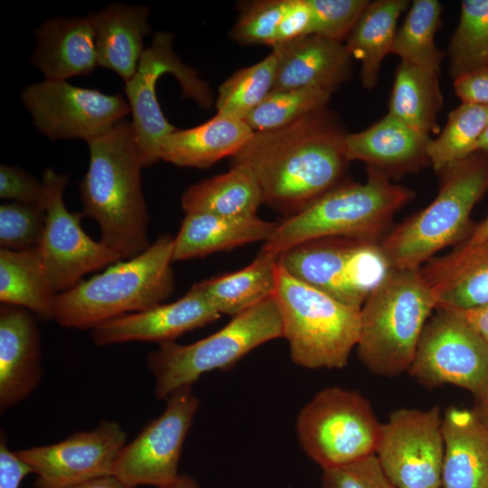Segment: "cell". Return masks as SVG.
Segmentation results:
<instances>
[{"label":"cell","mask_w":488,"mask_h":488,"mask_svg":"<svg viewBox=\"0 0 488 488\" xmlns=\"http://www.w3.org/2000/svg\"><path fill=\"white\" fill-rule=\"evenodd\" d=\"M346 135L325 107L282 127L254 132L231 166L250 172L263 203L289 217L343 183Z\"/></svg>","instance_id":"obj_1"},{"label":"cell","mask_w":488,"mask_h":488,"mask_svg":"<svg viewBox=\"0 0 488 488\" xmlns=\"http://www.w3.org/2000/svg\"><path fill=\"white\" fill-rule=\"evenodd\" d=\"M87 142L89 163L80 183L81 212L98 223L101 242L121 259H130L150 246L144 167L132 121L123 119Z\"/></svg>","instance_id":"obj_2"},{"label":"cell","mask_w":488,"mask_h":488,"mask_svg":"<svg viewBox=\"0 0 488 488\" xmlns=\"http://www.w3.org/2000/svg\"><path fill=\"white\" fill-rule=\"evenodd\" d=\"M413 197L411 190L368 167L364 183L343 182L279 221L261 249L278 257L299 244L334 237L380 243L392 230L395 213Z\"/></svg>","instance_id":"obj_3"},{"label":"cell","mask_w":488,"mask_h":488,"mask_svg":"<svg viewBox=\"0 0 488 488\" xmlns=\"http://www.w3.org/2000/svg\"><path fill=\"white\" fill-rule=\"evenodd\" d=\"M174 237L162 235L139 255L57 295L53 319L62 327L93 329L163 304L174 288Z\"/></svg>","instance_id":"obj_4"},{"label":"cell","mask_w":488,"mask_h":488,"mask_svg":"<svg viewBox=\"0 0 488 488\" xmlns=\"http://www.w3.org/2000/svg\"><path fill=\"white\" fill-rule=\"evenodd\" d=\"M437 174L440 185L433 202L380 243L390 268H420L439 250L463 241L474 226L471 212L488 191V155L476 151Z\"/></svg>","instance_id":"obj_5"},{"label":"cell","mask_w":488,"mask_h":488,"mask_svg":"<svg viewBox=\"0 0 488 488\" xmlns=\"http://www.w3.org/2000/svg\"><path fill=\"white\" fill-rule=\"evenodd\" d=\"M433 310L436 299L420 268H390L360 310L361 363L380 376L408 371Z\"/></svg>","instance_id":"obj_6"},{"label":"cell","mask_w":488,"mask_h":488,"mask_svg":"<svg viewBox=\"0 0 488 488\" xmlns=\"http://www.w3.org/2000/svg\"><path fill=\"white\" fill-rule=\"evenodd\" d=\"M292 361L306 369H343L357 346L361 312L299 280L278 262L274 294Z\"/></svg>","instance_id":"obj_7"},{"label":"cell","mask_w":488,"mask_h":488,"mask_svg":"<svg viewBox=\"0 0 488 488\" xmlns=\"http://www.w3.org/2000/svg\"><path fill=\"white\" fill-rule=\"evenodd\" d=\"M278 338H283V325L273 296L195 343H162L147 358L155 379V396L165 400L177 389L192 386L204 373L229 369L257 347Z\"/></svg>","instance_id":"obj_8"},{"label":"cell","mask_w":488,"mask_h":488,"mask_svg":"<svg viewBox=\"0 0 488 488\" xmlns=\"http://www.w3.org/2000/svg\"><path fill=\"white\" fill-rule=\"evenodd\" d=\"M380 427L366 398L340 387L318 391L296 423L301 448L323 470L375 454Z\"/></svg>","instance_id":"obj_9"},{"label":"cell","mask_w":488,"mask_h":488,"mask_svg":"<svg viewBox=\"0 0 488 488\" xmlns=\"http://www.w3.org/2000/svg\"><path fill=\"white\" fill-rule=\"evenodd\" d=\"M299 280L361 310L390 269L380 243L334 237L307 241L278 256Z\"/></svg>","instance_id":"obj_10"},{"label":"cell","mask_w":488,"mask_h":488,"mask_svg":"<svg viewBox=\"0 0 488 488\" xmlns=\"http://www.w3.org/2000/svg\"><path fill=\"white\" fill-rule=\"evenodd\" d=\"M427 322L408 372L427 387L451 384L488 395V343L455 309H436Z\"/></svg>","instance_id":"obj_11"},{"label":"cell","mask_w":488,"mask_h":488,"mask_svg":"<svg viewBox=\"0 0 488 488\" xmlns=\"http://www.w3.org/2000/svg\"><path fill=\"white\" fill-rule=\"evenodd\" d=\"M171 33L158 32L151 45L145 49L134 77L126 83L125 92L133 116L139 155L143 167L160 159L164 138L177 128L167 121L156 98L157 80L164 73L179 81L183 96L194 99L201 107L210 108L212 96L208 83L197 71L184 64L173 48Z\"/></svg>","instance_id":"obj_12"},{"label":"cell","mask_w":488,"mask_h":488,"mask_svg":"<svg viewBox=\"0 0 488 488\" xmlns=\"http://www.w3.org/2000/svg\"><path fill=\"white\" fill-rule=\"evenodd\" d=\"M45 224L38 249L55 291H67L93 271L121 261L103 242L93 240L81 228L82 212H70L64 201L67 174L47 168L42 174Z\"/></svg>","instance_id":"obj_13"},{"label":"cell","mask_w":488,"mask_h":488,"mask_svg":"<svg viewBox=\"0 0 488 488\" xmlns=\"http://www.w3.org/2000/svg\"><path fill=\"white\" fill-rule=\"evenodd\" d=\"M442 418L438 407L399 408L381 424L375 455L397 488L442 486Z\"/></svg>","instance_id":"obj_14"},{"label":"cell","mask_w":488,"mask_h":488,"mask_svg":"<svg viewBox=\"0 0 488 488\" xmlns=\"http://www.w3.org/2000/svg\"><path fill=\"white\" fill-rule=\"evenodd\" d=\"M35 127L52 140L94 138L131 112L121 94L108 95L66 80H47L27 86L21 94Z\"/></svg>","instance_id":"obj_15"},{"label":"cell","mask_w":488,"mask_h":488,"mask_svg":"<svg viewBox=\"0 0 488 488\" xmlns=\"http://www.w3.org/2000/svg\"><path fill=\"white\" fill-rule=\"evenodd\" d=\"M166 408L123 447L114 476L124 483L167 488L179 477L182 449L200 407L192 386L183 387L166 399Z\"/></svg>","instance_id":"obj_16"},{"label":"cell","mask_w":488,"mask_h":488,"mask_svg":"<svg viewBox=\"0 0 488 488\" xmlns=\"http://www.w3.org/2000/svg\"><path fill=\"white\" fill-rule=\"evenodd\" d=\"M127 444V433L114 421L102 420L91 431H80L58 443L15 451L38 478L36 488H65L114 475Z\"/></svg>","instance_id":"obj_17"},{"label":"cell","mask_w":488,"mask_h":488,"mask_svg":"<svg viewBox=\"0 0 488 488\" xmlns=\"http://www.w3.org/2000/svg\"><path fill=\"white\" fill-rule=\"evenodd\" d=\"M221 314L194 284L180 299L150 309L125 314L91 329L98 346L141 341L159 344L174 342L180 335L209 324Z\"/></svg>","instance_id":"obj_18"},{"label":"cell","mask_w":488,"mask_h":488,"mask_svg":"<svg viewBox=\"0 0 488 488\" xmlns=\"http://www.w3.org/2000/svg\"><path fill=\"white\" fill-rule=\"evenodd\" d=\"M42 376L41 337L35 319L25 308L0 306V410L27 398Z\"/></svg>","instance_id":"obj_19"},{"label":"cell","mask_w":488,"mask_h":488,"mask_svg":"<svg viewBox=\"0 0 488 488\" xmlns=\"http://www.w3.org/2000/svg\"><path fill=\"white\" fill-rule=\"evenodd\" d=\"M428 136L387 113L375 124L344 140L347 159L361 161L387 177H399L430 164Z\"/></svg>","instance_id":"obj_20"},{"label":"cell","mask_w":488,"mask_h":488,"mask_svg":"<svg viewBox=\"0 0 488 488\" xmlns=\"http://www.w3.org/2000/svg\"><path fill=\"white\" fill-rule=\"evenodd\" d=\"M277 63L272 90L329 88L336 90L352 71V56L343 42L316 34L272 48Z\"/></svg>","instance_id":"obj_21"},{"label":"cell","mask_w":488,"mask_h":488,"mask_svg":"<svg viewBox=\"0 0 488 488\" xmlns=\"http://www.w3.org/2000/svg\"><path fill=\"white\" fill-rule=\"evenodd\" d=\"M32 63L47 80L88 75L98 65L96 33L89 16L52 18L35 32Z\"/></svg>","instance_id":"obj_22"},{"label":"cell","mask_w":488,"mask_h":488,"mask_svg":"<svg viewBox=\"0 0 488 488\" xmlns=\"http://www.w3.org/2000/svg\"><path fill=\"white\" fill-rule=\"evenodd\" d=\"M442 434L443 488H488V427L473 409L451 407Z\"/></svg>","instance_id":"obj_23"},{"label":"cell","mask_w":488,"mask_h":488,"mask_svg":"<svg viewBox=\"0 0 488 488\" xmlns=\"http://www.w3.org/2000/svg\"><path fill=\"white\" fill-rule=\"evenodd\" d=\"M149 7L111 4L90 14L96 33L99 66L117 72L127 83L135 75L150 32Z\"/></svg>","instance_id":"obj_24"},{"label":"cell","mask_w":488,"mask_h":488,"mask_svg":"<svg viewBox=\"0 0 488 488\" xmlns=\"http://www.w3.org/2000/svg\"><path fill=\"white\" fill-rule=\"evenodd\" d=\"M253 134L244 120L216 114L202 125L169 133L162 142L160 159L177 166L208 168L236 155Z\"/></svg>","instance_id":"obj_25"},{"label":"cell","mask_w":488,"mask_h":488,"mask_svg":"<svg viewBox=\"0 0 488 488\" xmlns=\"http://www.w3.org/2000/svg\"><path fill=\"white\" fill-rule=\"evenodd\" d=\"M278 222L258 216L228 218L209 213H185L174 238L173 260H187L268 240Z\"/></svg>","instance_id":"obj_26"},{"label":"cell","mask_w":488,"mask_h":488,"mask_svg":"<svg viewBox=\"0 0 488 488\" xmlns=\"http://www.w3.org/2000/svg\"><path fill=\"white\" fill-rule=\"evenodd\" d=\"M185 213H209L228 218L258 216L262 201L259 185L248 170L228 172L191 185L182 196Z\"/></svg>","instance_id":"obj_27"},{"label":"cell","mask_w":488,"mask_h":488,"mask_svg":"<svg viewBox=\"0 0 488 488\" xmlns=\"http://www.w3.org/2000/svg\"><path fill=\"white\" fill-rule=\"evenodd\" d=\"M55 291L38 248L0 250V301L53 319Z\"/></svg>","instance_id":"obj_28"},{"label":"cell","mask_w":488,"mask_h":488,"mask_svg":"<svg viewBox=\"0 0 488 488\" xmlns=\"http://www.w3.org/2000/svg\"><path fill=\"white\" fill-rule=\"evenodd\" d=\"M278 257L262 249L246 267L198 282L221 314L232 318L274 296Z\"/></svg>","instance_id":"obj_29"},{"label":"cell","mask_w":488,"mask_h":488,"mask_svg":"<svg viewBox=\"0 0 488 488\" xmlns=\"http://www.w3.org/2000/svg\"><path fill=\"white\" fill-rule=\"evenodd\" d=\"M408 5V0L370 2L348 36L345 47L361 61V80L367 89L378 83L382 61L392 51L398 19Z\"/></svg>","instance_id":"obj_30"},{"label":"cell","mask_w":488,"mask_h":488,"mask_svg":"<svg viewBox=\"0 0 488 488\" xmlns=\"http://www.w3.org/2000/svg\"><path fill=\"white\" fill-rule=\"evenodd\" d=\"M420 270L436 309L466 310L488 304V251L458 262L433 258Z\"/></svg>","instance_id":"obj_31"},{"label":"cell","mask_w":488,"mask_h":488,"mask_svg":"<svg viewBox=\"0 0 488 488\" xmlns=\"http://www.w3.org/2000/svg\"><path fill=\"white\" fill-rule=\"evenodd\" d=\"M438 80L437 72L400 62L388 113L423 135L437 133V114L443 105Z\"/></svg>","instance_id":"obj_32"},{"label":"cell","mask_w":488,"mask_h":488,"mask_svg":"<svg viewBox=\"0 0 488 488\" xmlns=\"http://www.w3.org/2000/svg\"><path fill=\"white\" fill-rule=\"evenodd\" d=\"M441 4L415 0L402 25L397 30L391 53L406 64L440 72L444 52L435 43L441 24Z\"/></svg>","instance_id":"obj_33"},{"label":"cell","mask_w":488,"mask_h":488,"mask_svg":"<svg viewBox=\"0 0 488 488\" xmlns=\"http://www.w3.org/2000/svg\"><path fill=\"white\" fill-rule=\"evenodd\" d=\"M487 127L488 106L461 102L448 114L438 136L428 143L427 156L434 170L438 173L475 153Z\"/></svg>","instance_id":"obj_34"},{"label":"cell","mask_w":488,"mask_h":488,"mask_svg":"<svg viewBox=\"0 0 488 488\" xmlns=\"http://www.w3.org/2000/svg\"><path fill=\"white\" fill-rule=\"evenodd\" d=\"M277 63V53L272 50L260 61L229 77L219 87L215 102L217 114L245 120L272 91Z\"/></svg>","instance_id":"obj_35"},{"label":"cell","mask_w":488,"mask_h":488,"mask_svg":"<svg viewBox=\"0 0 488 488\" xmlns=\"http://www.w3.org/2000/svg\"><path fill=\"white\" fill-rule=\"evenodd\" d=\"M450 74L454 80L488 67V0H464L449 44Z\"/></svg>","instance_id":"obj_36"},{"label":"cell","mask_w":488,"mask_h":488,"mask_svg":"<svg viewBox=\"0 0 488 488\" xmlns=\"http://www.w3.org/2000/svg\"><path fill=\"white\" fill-rule=\"evenodd\" d=\"M334 91L329 88L272 90L244 121L254 132L277 129L325 108Z\"/></svg>","instance_id":"obj_37"},{"label":"cell","mask_w":488,"mask_h":488,"mask_svg":"<svg viewBox=\"0 0 488 488\" xmlns=\"http://www.w3.org/2000/svg\"><path fill=\"white\" fill-rule=\"evenodd\" d=\"M45 224V209L40 203L13 202L0 206V246L9 250L38 247Z\"/></svg>","instance_id":"obj_38"},{"label":"cell","mask_w":488,"mask_h":488,"mask_svg":"<svg viewBox=\"0 0 488 488\" xmlns=\"http://www.w3.org/2000/svg\"><path fill=\"white\" fill-rule=\"evenodd\" d=\"M287 1L261 0L245 5L230 31V37L241 44L273 47Z\"/></svg>","instance_id":"obj_39"},{"label":"cell","mask_w":488,"mask_h":488,"mask_svg":"<svg viewBox=\"0 0 488 488\" xmlns=\"http://www.w3.org/2000/svg\"><path fill=\"white\" fill-rule=\"evenodd\" d=\"M313 14V34L343 42L349 36L365 8L367 0H308Z\"/></svg>","instance_id":"obj_40"},{"label":"cell","mask_w":488,"mask_h":488,"mask_svg":"<svg viewBox=\"0 0 488 488\" xmlns=\"http://www.w3.org/2000/svg\"><path fill=\"white\" fill-rule=\"evenodd\" d=\"M321 488H397L375 454L350 464L323 470Z\"/></svg>","instance_id":"obj_41"},{"label":"cell","mask_w":488,"mask_h":488,"mask_svg":"<svg viewBox=\"0 0 488 488\" xmlns=\"http://www.w3.org/2000/svg\"><path fill=\"white\" fill-rule=\"evenodd\" d=\"M0 198L22 203L42 204L44 187L28 172L13 165L0 166Z\"/></svg>","instance_id":"obj_42"},{"label":"cell","mask_w":488,"mask_h":488,"mask_svg":"<svg viewBox=\"0 0 488 488\" xmlns=\"http://www.w3.org/2000/svg\"><path fill=\"white\" fill-rule=\"evenodd\" d=\"M310 34H313V14L308 0H288L273 47Z\"/></svg>","instance_id":"obj_43"},{"label":"cell","mask_w":488,"mask_h":488,"mask_svg":"<svg viewBox=\"0 0 488 488\" xmlns=\"http://www.w3.org/2000/svg\"><path fill=\"white\" fill-rule=\"evenodd\" d=\"M454 89L461 102L488 106V67L455 78Z\"/></svg>","instance_id":"obj_44"},{"label":"cell","mask_w":488,"mask_h":488,"mask_svg":"<svg viewBox=\"0 0 488 488\" xmlns=\"http://www.w3.org/2000/svg\"><path fill=\"white\" fill-rule=\"evenodd\" d=\"M488 251V215L474 226L468 236L441 258L448 262H458Z\"/></svg>","instance_id":"obj_45"},{"label":"cell","mask_w":488,"mask_h":488,"mask_svg":"<svg viewBox=\"0 0 488 488\" xmlns=\"http://www.w3.org/2000/svg\"><path fill=\"white\" fill-rule=\"evenodd\" d=\"M32 473L15 452L8 449L5 435L0 438V488H19L22 479Z\"/></svg>","instance_id":"obj_46"},{"label":"cell","mask_w":488,"mask_h":488,"mask_svg":"<svg viewBox=\"0 0 488 488\" xmlns=\"http://www.w3.org/2000/svg\"><path fill=\"white\" fill-rule=\"evenodd\" d=\"M457 311L461 313L466 322L488 343V304L471 309Z\"/></svg>","instance_id":"obj_47"},{"label":"cell","mask_w":488,"mask_h":488,"mask_svg":"<svg viewBox=\"0 0 488 488\" xmlns=\"http://www.w3.org/2000/svg\"><path fill=\"white\" fill-rule=\"evenodd\" d=\"M65 488H135L129 486L114 475L96 478L79 484L71 485Z\"/></svg>","instance_id":"obj_48"},{"label":"cell","mask_w":488,"mask_h":488,"mask_svg":"<svg viewBox=\"0 0 488 488\" xmlns=\"http://www.w3.org/2000/svg\"><path fill=\"white\" fill-rule=\"evenodd\" d=\"M477 417L488 427V395L482 400L475 401L473 408Z\"/></svg>","instance_id":"obj_49"},{"label":"cell","mask_w":488,"mask_h":488,"mask_svg":"<svg viewBox=\"0 0 488 488\" xmlns=\"http://www.w3.org/2000/svg\"><path fill=\"white\" fill-rule=\"evenodd\" d=\"M167 488H200L198 483L192 478L182 474L178 479Z\"/></svg>","instance_id":"obj_50"},{"label":"cell","mask_w":488,"mask_h":488,"mask_svg":"<svg viewBox=\"0 0 488 488\" xmlns=\"http://www.w3.org/2000/svg\"><path fill=\"white\" fill-rule=\"evenodd\" d=\"M477 151H482L488 155V127L478 142Z\"/></svg>","instance_id":"obj_51"},{"label":"cell","mask_w":488,"mask_h":488,"mask_svg":"<svg viewBox=\"0 0 488 488\" xmlns=\"http://www.w3.org/2000/svg\"><path fill=\"white\" fill-rule=\"evenodd\" d=\"M439 488H443V486L439 487Z\"/></svg>","instance_id":"obj_52"}]
</instances>
